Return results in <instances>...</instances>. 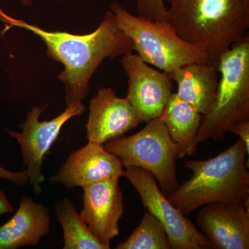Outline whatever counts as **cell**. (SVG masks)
<instances>
[{"label": "cell", "mask_w": 249, "mask_h": 249, "mask_svg": "<svg viewBox=\"0 0 249 249\" xmlns=\"http://www.w3.org/2000/svg\"><path fill=\"white\" fill-rule=\"evenodd\" d=\"M124 177L139 193L147 211L164 227L172 249H212L204 234L168 200L151 173L137 167H128L124 170Z\"/></svg>", "instance_id": "7"}, {"label": "cell", "mask_w": 249, "mask_h": 249, "mask_svg": "<svg viewBox=\"0 0 249 249\" xmlns=\"http://www.w3.org/2000/svg\"><path fill=\"white\" fill-rule=\"evenodd\" d=\"M168 23L217 67L224 52L247 34L249 0H168Z\"/></svg>", "instance_id": "2"}, {"label": "cell", "mask_w": 249, "mask_h": 249, "mask_svg": "<svg viewBox=\"0 0 249 249\" xmlns=\"http://www.w3.org/2000/svg\"><path fill=\"white\" fill-rule=\"evenodd\" d=\"M196 223L212 249H249V208L242 201L204 205Z\"/></svg>", "instance_id": "10"}, {"label": "cell", "mask_w": 249, "mask_h": 249, "mask_svg": "<svg viewBox=\"0 0 249 249\" xmlns=\"http://www.w3.org/2000/svg\"><path fill=\"white\" fill-rule=\"evenodd\" d=\"M160 118L178 146V159L196 155L202 114L173 92Z\"/></svg>", "instance_id": "16"}, {"label": "cell", "mask_w": 249, "mask_h": 249, "mask_svg": "<svg viewBox=\"0 0 249 249\" xmlns=\"http://www.w3.org/2000/svg\"><path fill=\"white\" fill-rule=\"evenodd\" d=\"M116 249H172L167 232L161 223L146 211L137 229Z\"/></svg>", "instance_id": "18"}, {"label": "cell", "mask_w": 249, "mask_h": 249, "mask_svg": "<svg viewBox=\"0 0 249 249\" xmlns=\"http://www.w3.org/2000/svg\"><path fill=\"white\" fill-rule=\"evenodd\" d=\"M220 74L212 106L202 119L196 143L224 140L232 125L249 120V36L247 33L220 55Z\"/></svg>", "instance_id": "4"}, {"label": "cell", "mask_w": 249, "mask_h": 249, "mask_svg": "<svg viewBox=\"0 0 249 249\" xmlns=\"http://www.w3.org/2000/svg\"><path fill=\"white\" fill-rule=\"evenodd\" d=\"M55 211L57 220L63 230V249H106L80 217L70 199L65 198L59 201Z\"/></svg>", "instance_id": "17"}, {"label": "cell", "mask_w": 249, "mask_h": 249, "mask_svg": "<svg viewBox=\"0 0 249 249\" xmlns=\"http://www.w3.org/2000/svg\"><path fill=\"white\" fill-rule=\"evenodd\" d=\"M124 175V166L116 156L103 144L88 142L70 155L50 181L67 188H83L100 181L119 179Z\"/></svg>", "instance_id": "12"}, {"label": "cell", "mask_w": 249, "mask_h": 249, "mask_svg": "<svg viewBox=\"0 0 249 249\" xmlns=\"http://www.w3.org/2000/svg\"><path fill=\"white\" fill-rule=\"evenodd\" d=\"M59 1H65V0H59ZM24 6H29L33 4V0H21Z\"/></svg>", "instance_id": "23"}, {"label": "cell", "mask_w": 249, "mask_h": 249, "mask_svg": "<svg viewBox=\"0 0 249 249\" xmlns=\"http://www.w3.org/2000/svg\"><path fill=\"white\" fill-rule=\"evenodd\" d=\"M138 16L153 21L168 22V9L163 0H135Z\"/></svg>", "instance_id": "19"}, {"label": "cell", "mask_w": 249, "mask_h": 249, "mask_svg": "<svg viewBox=\"0 0 249 249\" xmlns=\"http://www.w3.org/2000/svg\"><path fill=\"white\" fill-rule=\"evenodd\" d=\"M118 178L100 181L83 188L80 217L106 249L119 235L124 200Z\"/></svg>", "instance_id": "11"}, {"label": "cell", "mask_w": 249, "mask_h": 249, "mask_svg": "<svg viewBox=\"0 0 249 249\" xmlns=\"http://www.w3.org/2000/svg\"><path fill=\"white\" fill-rule=\"evenodd\" d=\"M121 63L128 78L126 98L140 122L160 118L173 93L170 73L149 66L137 54L123 55Z\"/></svg>", "instance_id": "9"}, {"label": "cell", "mask_w": 249, "mask_h": 249, "mask_svg": "<svg viewBox=\"0 0 249 249\" xmlns=\"http://www.w3.org/2000/svg\"><path fill=\"white\" fill-rule=\"evenodd\" d=\"M0 21L4 23L5 30L16 27L39 36L47 46L46 53L49 58L63 65L64 70L58 78L65 85L67 107L86 98L90 80L106 59H114L134 52L133 42L119 27L111 11L105 14L96 30L82 36L44 30L11 17L1 8Z\"/></svg>", "instance_id": "1"}, {"label": "cell", "mask_w": 249, "mask_h": 249, "mask_svg": "<svg viewBox=\"0 0 249 249\" xmlns=\"http://www.w3.org/2000/svg\"><path fill=\"white\" fill-rule=\"evenodd\" d=\"M137 133L104 144L124 168L137 167L151 173L165 196L178 188L176 160L178 148L160 118L146 123Z\"/></svg>", "instance_id": "6"}, {"label": "cell", "mask_w": 249, "mask_h": 249, "mask_svg": "<svg viewBox=\"0 0 249 249\" xmlns=\"http://www.w3.org/2000/svg\"><path fill=\"white\" fill-rule=\"evenodd\" d=\"M177 94L204 115L212 106L219 83L217 67L210 63L186 64L171 73Z\"/></svg>", "instance_id": "15"}, {"label": "cell", "mask_w": 249, "mask_h": 249, "mask_svg": "<svg viewBox=\"0 0 249 249\" xmlns=\"http://www.w3.org/2000/svg\"><path fill=\"white\" fill-rule=\"evenodd\" d=\"M109 9L119 27L132 40L137 55L160 71L171 73L193 62L212 64L200 49L181 38L169 23L134 16L117 2H113Z\"/></svg>", "instance_id": "5"}, {"label": "cell", "mask_w": 249, "mask_h": 249, "mask_svg": "<svg viewBox=\"0 0 249 249\" xmlns=\"http://www.w3.org/2000/svg\"><path fill=\"white\" fill-rule=\"evenodd\" d=\"M50 226L48 208L31 196H23L14 215L0 227V249L37 245L49 233Z\"/></svg>", "instance_id": "14"}, {"label": "cell", "mask_w": 249, "mask_h": 249, "mask_svg": "<svg viewBox=\"0 0 249 249\" xmlns=\"http://www.w3.org/2000/svg\"><path fill=\"white\" fill-rule=\"evenodd\" d=\"M0 180H6L18 185L25 186L29 182L27 174L25 170L20 172H12L0 166Z\"/></svg>", "instance_id": "20"}, {"label": "cell", "mask_w": 249, "mask_h": 249, "mask_svg": "<svg viewBox=\"0 0 249 249\" xmlns=\"http://www.w3.org/2000/svg\"><path fill=\"white\" fill-rule=\"evenodd\" d=\"M228 132H231L239 136L245 144L246 148L249 153V120L242 121L232 125Z\"/></svg>", "instance_id": "21"}, {"label": "cell", "mask_w": 249, "mask_h": 249, "mask_svg": "<svg viewBox=\"0 0 249 249\" xmlns=\"http://www.w3.org/2000/svg\"><path fill=\"white\" fill-rule=\"evenodd\" d=\"M139 124L138 116L127 98L118 97L110 88H101L90 102L86 139L104 145Z\"/></svg>", "instance_id": "13"}, {"label": "cell", "mask_w": 249, "mask_h": 249, "mask_svg": "<svg viewBox=\"0 0 249 249\" xmlns=\"http://www.w3.org/2000/svg\"><path fill=\"white\" fill-rule=\"evenodd\" d=\"M14 211V207L8 199L4 192L0 191V215L9 213Z\"/></svg>", "instance_id": "22"}, {"label": "cell", "mask_w": 249, "mask_h": 249, "mask_svg": "<svg viewBox=\"0 0 249 249\" xmlns=\"http://www.w3.org/2000/svg\"><path fill=\"white\" fill-rule=\"evenodd\" d=\"M47 106H35L28 111L25 122L18 124L22 132L7 129L10 137L16 139L22 154L23 169H25L29 183L36 194L42 192L41 184L45 181L42 166L46 155L58 139L64 124L71 118L83 114L85 106L82 102L73 103L67 107L60 115L51 121H39V118Z\"/></svg>", "instance_id": "8"}, {"label": "cell", "mask_w": 249, "mask_h": 249, "mask_svg": "<svg viewBox=\"0 0 249 249\" xmlns=\"http://www.w3.org/2000/svg\"><path fill=\"white\" fill-rule=\"evenodd\" d=\"M247 155L245 144L239 138L216 157L187 160L184 167L193 171V175L167 196L168 200L184 214L211 203H249Z\"/></svg>", "instance_id": "3"}]
</instances>
